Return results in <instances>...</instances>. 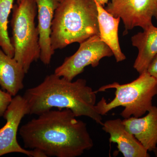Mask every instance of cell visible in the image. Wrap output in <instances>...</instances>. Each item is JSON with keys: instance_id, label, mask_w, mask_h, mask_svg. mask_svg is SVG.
I'll return each instance as SVG.
<instances>
[{"instance_id": "6da1fadb", "label": "cell", "mask_w": 157, "mask_h": 157, "mask_svg": "<svg viewBox=\"0 0 157 157\" xmlns=\"http://www.w3.org/2000/svg\"><path fill=\"white\" fill-rule=\"evenodd\" d=\"M19 129L25 148L47 157H77L94 146L86 124L70 109L46 111Z\"/></svg>"}, {"instance_id": "7a4b0ae2", "label": "cell", "mask_w": 157, "mask_h": 157, "mask_svg": "<svg viewBox=\"0 0 157 157\" xmlns=\"http://www.w3.org/2000/svg\"><path fill=\"white\" fill-rule=\"evenodd\" d=\"M96 94L85 79L69 81L54 73L47 75L37 86L27 90L23 97L31 115H39L53 108L68 109L76 117H86L102 124V116L96 110Z\"/></svg>"}, {"instance_id": "3957f363", "label": "cell", "mask_w": 157, "mask_h": 157, "mask_svg": "<svg viewBox=\"0 0 157 157\" xmlns=\"http://www.w3.org/2000/svg\"><path fill=\"white\" fill-rule=\"evenodd\" d=\"M95 0H63L55 11L51 35L53 51L100 36Z\"/></svg>"}, {"instance_id": "277c9868", "label": "cell", "mask_w": 157, "mask_h": 157, "mask_svg": "<svg viewBox=\"0 0 157 157\" xmlns=\"http://www.w3.org/2000/svg\"><path fill=\"white\" fill-rule=\"evenodd\" d=\"M111 89L115 90V97L109 102L102 98L96 104L98 113L106 115L114 108L123 107L124 109L121 115L124 118L140 117L152 107L153 99L157 95V79L146 71L132 82L124 84L114 82L103 86L95 91L98 93Z\"/></svg>"}, {"instance_id": "5b68a950", "label": "cell", "mask_w": 157, "mask_h": 157, "mask_svg": "<svg viewBox=\"0 0 157 157\" xmlns=\"http://www.w3.org/2000/svg\"><path fill=\"white\" fill-rule=\"evenodd\" d=\"M11 25L14 58L27 73L32 64L40 59L39 33L35 18L37 7L34 0H19L13 5Z\"/></svg>"}, {"instance_id": "8992f818", "label": "cell", "mask_w": 157, "mask_h": 157, "mask_svg": "<svg viewBox=\"0 0 157 157\" xmlns=\"http://www.w3.org/2000/svg\"><path fill=\"white\" fill-rule=\"evenodd\" d=\"M113 56L111 49L101 41L100 36H94L80 43L77 51L71 56L66 58L63 63L55 69L54 73L69 81H73L87 66L96 67L101 59Z\"/></svg>"}, {"instance_id": "52a82bcc", "label": "cell", "mask_w": 157, "mask_h": 157, "mask_svg": "<svg viewBox=\"0 0 157 157\" xmlns=\"http://www.w3.org/2000/svg\"><path fill=\"white\" fill-rule=\"evenodd\" d=\"M27 114H29V109L25 99L19 95L14 96L3 115L6 123L0 128V157L11 153H19L31 157H46L39 151L23 148L17 142L20 124Z\"/></svg>"}, {"instance_id": "ba28073f", "label": "cell", "mask_w": 157, "mask_h": 157, "mask_svg": "<svg viewBox=\"0 0 157 157\" xmlns=\"http://www.w3.org/2000/svg\"><path fill=\"white\" fill-rule=\"evenodd\" d=\"M105 9L122 20L124 35L135 27L146 29L153 25V17L157 20V0H111Z\"/></svg>"}, {"instance_id": "9c48e42d", "label": "cell", "mask_w": 157, "mask_h": 157, "mask_svg": "<svg viewBox=\"0 0 157 157\" xmlns=\"http://www.w3.org/2000/svg\"><path fill=\"white\" fill-rule=\"evenodd\" d=\"M102 129L109 135L110 143L117 144L118 151L124 157H149L148 151L130 133L120 118L102 123Z\"/></svg>"}, {"instance_id": "30bf717a", "label": "cell", "mask_w": 157, "mask_h": 157, "mask_svg": "<svg viewBox=\"0 0 157 157\" xmlns=\"http://www.w3.org/2000/svg\"><path fill=\"white\" fill-rule=\"evenodd\" d=\"M38 11L40 59L44 64H50L55 51L52 48L51 35L55 11L60 2L59 0H34Z\"/></svg>"}, {"instance_id": "8fae6325", "label": "cell", "mask_w": 157, "mask_h": 157, "mask_svg": "<svg viewBox=\"0 0 157 157\" xmlns=\"http://www.w3.org/2000/svg\"><path fill=\"white\" fill-rule=\"evenodd\" d=\"M126 128L148 151L157 154V107L152 106L143 117H131L123 120Z\"/></svg>"}, {"instance_id": "7c38bea8", "label": "cell", "mask_w": 157, "mask_h": 157, "mask_svg": "<svg viewBox=\"0 0 157 157\" xmlns=\"http://www.w3.org/2000/svg\"><path fill=\"white\" fill-rule=\"evenodd\" d=\"M132 45L138 50L133 67L141 74L147 71L157 54V27L152 25L144 30L143 32L134 35L132 37Z\"/></svg>"}, {"instance_id": "4fadbf2b", "label": "cell", "mask_w": 157, "mask_h": 157, "mask_svg": "<svg viewBox=\"0 0 157 157\" xmlns=\"http://www.w3.org/2000/svg\"><path fill=\"white\" fill-rule=\"evenodd\" d=\"M26 73L14 57L6 54L0 48V86L12 97L22 90Z\"/></svg>"}, {"instance_id": "5bb4252c", "label": "cell", "mask_w": 157, "mask_h": 157, "mask_svg": "<svg viewBox=\"0 0 157 157\" xmlns=\"http://www.w3.org/2000/svg\"><path fill=\"white\" fill-rule=\"evenodd\" d=\"M96 3L98 8L100 39L111 49L117 62L123 61L126 57L122 52L119 42L118 31L121 18L113 17L103 6L96 2Z\"/></svg>"}, {"instance_id": "9a60e30c", "label": "cell", "mask_w": 157, "mask_h": 157, "mask_svg": "<svg viewBox=\"0 0 157 157\" xmlns=\"http://www.w3.org/2000/svg\"><path fill=\"white\" fill-rule=\"evenodd\" d=\"M14 1L0 0V48L11 57H14V51L8 33V19Z\"/></svg>"}, {"instance_id": "2e32d148", "label": "cell", "mask_w": 157, "mask_h": 157, "mask_svg": "<svg viewBox=\"0 0 157 157\" xmlns=\"http://www.w3.org/2000/svg\"><path fill=\"white\" fill-rule=\"evenodd\" d=\"M12 100V96L9 93L0 90V117H3Z\"/></svg>"}, {"instance_id": "e0dca14e", "label": "cell", "mask_w": 157, "mask_h": 157, "mask_svg": "<svg viewBox=\"0 0 157 157\" xmlns=\"http://www.w3.org/2000/svg\"><path fill=\"white\" fill-rule=\"evenodd\" d=\"M147 71L157 79V54L151 62Z\"/></svg>"}, {"instance_id": "ac0fdd59", "label": "cell", "mask_w": 157, "mask_h": 157, "mask_svg": "<svg viewBox=\"0 0 157 157\" xmlns=\"http://www.w3.org/2000/svg\"><path fill=\"white\" fill-rule=\"evenodd\" d=\"M95 1L97 2H98L99 5L104 7L105 5L108 3L109 0H95Z\"/></svg>"}, {"instance_id": "d6986e66", "label": "cell", "mask_w": 157, "mask_h": 157, "mask_svg": "<svg viewBox=\"0 0 157 157\" xmlns=\"http://www.w3.org/2000/svg\"><path fill=\"white\" fill-rule=\"evenodd\" d=\"M62 1H63V0H59V2H62Z\"/></svg>"}]
</instances>
